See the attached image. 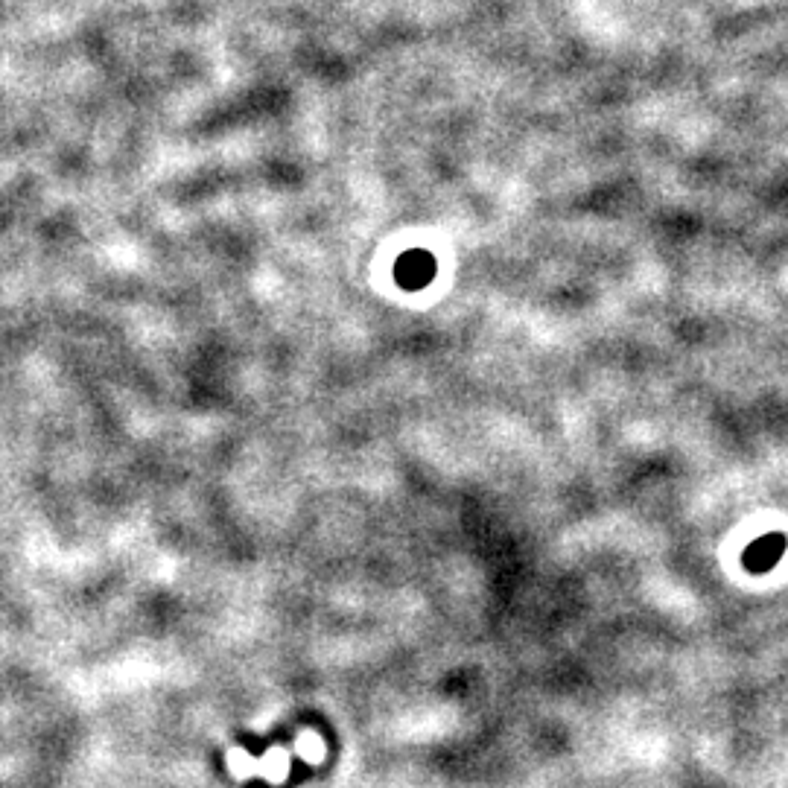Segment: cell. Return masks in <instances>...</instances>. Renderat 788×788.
<instances>
[{"label":"cell","instance_id":"6da1fadb","mask_svg":"<svg viewBox=\"0 0 788 788\" xmlns=\"http://www.w3.org/2000/svg\"><path fill=\"white\" fill-rule=\"evenodd\" d=\"M394 278H397L400 287L409 289V292L430 287L432 278H435V257L427 249L406 251L394 263Z\"/></svg>","mask_w":788,"mask_h":788}]
</instances>
